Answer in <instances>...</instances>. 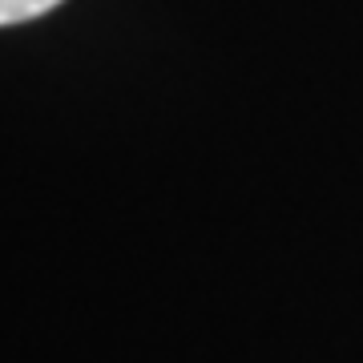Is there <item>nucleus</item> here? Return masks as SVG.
<instances>
[{
    "label": "nucleus",
    "instance_id": "nucleus-1",
    "mask_svg": "<svg viewBox=\"0 0 363 363\" xmlns=\"http://www.w3.org/2000/svg\"><path fill=\"white\" fill-rule=\"evenodd\" d=\"M65 0H0V28H16L28 21L49 16L52 9H61Z\"/></svg>",
    "mask_w": 363,
    "mask_h": 363
}]
</instances>
